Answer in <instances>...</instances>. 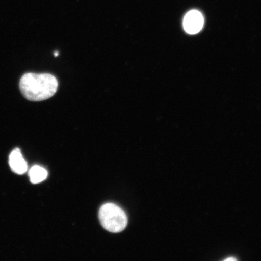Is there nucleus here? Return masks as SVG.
I'll list each match as a JSON object with an SVG mask.
<instances>
[{
	"mask_svg": "<svg viewBox=\"0 0 261 261\" xmlns=\"http://www.w3.org/2000/svg\"><path fill=\"white\" fill-rule=\"evenodd\" d=\"M58 55H59L58 52H55V53L54 54L55 57H57Z\"/></svg>",
	"mask_w": 261,
	"mask_h": 261,
	"instance_id": "423d86ee",
	"label": "nucleus"
},
{
	"mask_svg": "<svg viewBox=\"0 0 261 261\" xmlns=\"http://www.w3.org/2000/svg\"><path fill=\"white\" fill-rule=\"evenodd\" d=\"M48 172L43 168L39 166L32 167L29 172V177L32 184H39L47 177Z\"/></svg>",
	"mask_w": 261,
	"mask_h": 261,
	"instance_id": "39448f33",
	"label": "nucleus"
},
{
	"mask_svg": "<svg viewBox=\"0 0 261 261\" xmlns=\"http://www.w3.org/2000/svg\"><path fill=\"white\" fill-rule=\"evenodd\" d=\"M99 218L103 227L112 233L121 232L128 224L125 212L113 203H107L100 207Z\"/></svg>",
	"mask_w": 261,
	"mask_h": 261,
	"instance_id": "f03ea898",
	"label": "nucleus"
},
{
	"mask_svg": "<svg viewBox=\"0 0 261 261\" xmlns=\"http://www.w3.org/2000/svg\"><path fill=\"white\" fill-rule=\"evenodd\" d=\"M204 24V18L200 12L191 11L185 15L184 27L189 34H195L201 30Z\"/></svg>",
	"mask_w": 261,
	"mask_h": 261,
	"instance_id": "7ed1b4c3",
	"label": "nucleus"
},
{
	"mask_svg": "<svg viewBox=\"0 0 261 261\" xmlns=\"http://www.w3.org/2000/svg\"><path fill=\"white\" fill-rule=\"evenodd\" d=\"M228 259H226V260H228ZM231 259V260H234V259H233V258H232V259Z\"/></svg>",
	"mask_w": 261,
	"mask_h": 261,
	"instance_id": "0eeeda50",
	"label": "nucleus"
},
{
	"mask_svg": "<svg viewBox=\"0 0 261 261\" xmlns=\"http://www.w3.org/2000/svg\"><path fill=\"white\" fill-rule=\"evenodd\" d=\"M19 90L26 99L33 102L50 99L58 88V81L49 73H27L19 81Z\"/></svg>",
	"mask_w": 261,
	"mask_h": 261,
	"instance_id": "f257e3e1",
	"label": "nucleus"
},
{
	"mask_svg": "<svg viewBox=\"0 0 261 261\" xmlns=\"http://www.w3.org/2000/svg\"><path fill=\"white\" fill-rule=\"evenodd\" d=\"M9 165L12 170L18 174H24L28 170L27 163L19 149H15L11 152L9 156Z\"/></svg>",
	"mask_w": 261,
	"mask_h": 261,
	"instance_id": "20e7f679",
	"label": "nucleus"
}]
</instances>
